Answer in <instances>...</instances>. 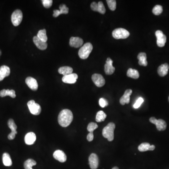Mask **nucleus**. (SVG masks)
Wrapping results in <instances>:
<instances>
[{"mask_svg":"<svg viewBox=\"0 0 169 169\" xmlns=\"http://www.w3.org/2000/svg\"><path fill=\"white\" fill-rule=\"evenodd\" d=\"M8 124L9 128L11 129V132L12 133H16L17 134V126L15 124V122L12 119H10L8 122Z\"/></svg>","mask_w":169,"mask_h":169,"instance_id":"obj_29","label":"nucleus"},{"mask_svg":"<svg viewBox=\"0 0 169 169\" xmlns=\"http://www.w3.org/2000/svg\"><path fill=\"white\" fill-rule=\"evenodd\" d=\"M2 55V52L1 51V50H0V56H1V55Z\"/></svg>","mask_w":169,"mask_h":169,"instance_id":"obj_44","label":"nucleus"},{"mask_svg":"<svg viewBox=\"0 0 169 169\" xmlns=\"http://www.w3.org/2000/svg\"><path fill=\"white\" fill-rule=\"evenodd\" d=\"M53 157L55 159L61 163H64L67 160L66 155L63 151L60 150H57L54 152Z\"/></svg>","mask_w":169,"mask_h":169,"instance_id":"obj_12","label":"nucleus"},{"mask_svg":"<svg viewBox=\"0 0 169 169\" xmlns=\"http://www.w3.org/2000/svg\"><path fill=\"white\" fill-rule=\"evenodd\" d=\"M163 7L162 6L157 5L154 7L152 10L153 14L155 15H159L163 12Z\"/></svg>","mask_w":169,"mask_h":169,"instance_id":"obj_31","label":"nucleus"},{"mask_svg":"<svg viewBox=\"0 0 169 169\" xmlns=\"http://www.w3.org/2000/svg\"><path fill=\"white\" fill-rule=\"evenodd\" d=\"M150 145L147 143H143L138 147V150L140 152L149 151Z\"/></svg>","mask_w":169,"mask_h":169,"instance_id":"obj_30","label":"nucleus"},{"mask_svg":"<svg viewBox=\"0 0 169 169\" xmlns=\"http://www.w3.org/2000/svg\"><path fill=\"white\" fill-rule=\"evenodd\" d=\"M2 162L5 166H11L12 165V160L8 153H5L3 154L2 155Z\"/></svg>","mask_w":169,"mask_h":169,"instance_id":"obj_24","label":"nucleus"},{"mask_svg":"<svg viewBox=\"0 0 169 169\" xmlns=\"http://www.w3.org/2000/svg\"><path fill=\"white\" fill-rule=\"evenodd\" d=\"M98 127V126L97 124L94 123V122H91L88 125L87 129H88V132H90V133H91V132L93 133L94 130L97 128Z\"/></svg>","mask_w":169,"mask_h":169,"instance_id":"obj_34","label":"nucleus"},{"mask_svg":"<svg viewBox=\"0 0 169 169\" xmlns=\"http://www.w3.org/2000/svg\"><path fill=\"white\" fill-rule=\"evenodd\" d=\"M73 119V116L71 110L68 109H63L58 115V123L61 126L66 128L71 124Z\"/></svg>","mask_w":169,"mask_h":169,"instance_id":"obj_1","label":"nucleus"},{"mask_svg":"<svg viewBox=\"0 0 169 169\" xmlns=\"http://www.w3.org/2000/svg\"><path fill=\"white\" fill-rule=\"evenodd\" d=\"M11 73L10 68L6 65H2L0 67V81L5 78L9 76Z\"/></svg>","mask_w":169,"mask_h":169,"instance_id":"obj_19","label":"nucleus"},{"mask_svg":"<svg viewBox=\"0 0 169 169\" xmlns=\"http://www.w3.org/2000/svg\"><path fill=\"white\" fill-rule=\"evenodd\" d=\"M115 68L113 66V61L110 58H107L104 65V71L107 75H111L114 72Z\"/></svg>","mask_w":169,"mask_h":169,"instance_id":"obj_10","label":"nucleus"},{"mask_svg":"<svg viewBox=\"0 0 169 169\" xmlns=\"http://www.w3.org/2000/svg\"><path fill=\"white\" fill-rule=\"evenodd\" d=\"M127 76L131 78L137 79L140 77L139 72L137 70L135 69H133L132 68L129 69L127 72Z\"/></svg>","mask_w":169,"mask_h":169,"instance_id":"obj_25","label":"nucleus"},{"mask_svg":"<svg viewBox=\"0 0 169 169\" xmlns=\"http://www.w3.org/2000/svg\"><path fill=\"white\" fill-rule=\"evenodd\" d=\"M98 4L97 9V11L101 13V14H104L106 12V9H105V7L104 5L102 2H99Z\"/></svg>","mask_w":169,"mask_h":169,"instance_id":"obj_33","label":"nucleus"},{"mask_svg":"<svg viewBox=\"0 0 169 169\" xmlns=\"http://www.w3.org/2000/svg\"><path fill=\"white\" fill-rule=\"evenodd\" d=\"M16 135V133L11 132V134H9V135H8V139L10 140H12L15 139Z\"/></svg>","mask_w":169,"mask_h":169,"instance_id":"obj_41","label":"nucleus"},{"mask_svg":"<svg viewBox=\"0 0 169 169\" xmlns=\"http://www.w3.org/2000/svg\"><path fill=\"white\" fill-rule=\"evenodd\" d=\"M169 69V65L167 63H164V64L161 65L157 70L158 73L161 77H164L166 76L168 73V70Z\"/></svg>","mask_w":169,"mask_h":169,"instance_id":"obj_20","label":"nucleus"},{"mask_svg":"<svg viewBox=\"0 0 169 169\" xmlns=\"http://www.w3.org/2000/svg\"><path fill=\"white\" fill-rule=\"evenodd\" d=\"M72 72L73 69L69 66L61 67L58 69V72L63 75V76L72 74Z\"/></svg>","mask_w":169,"mask_h":169,"instance_id":"obj_23","label":"nucleus"},{"mask_svg":"<svg viewBox=\"0 0 169 169\" xmlns=\"http://www.w3.org/2000/svg\"><path fill=\"white\" fill-rule=\"evenodd\" d=\"M10 96L11 97L14 98L16 97L15 91L14 90H9V89H3L0 92V97H6V96Z\"/></svg>","mask_w":169,"mask_h":169,"instance_id":"obj_22","label":"nucleus"},{"mask_svg":"<svg viewBox=\"0 0 169 169\" xmlns=\"http://www.w3.org/2000/svg\"><path fill=\"white\" fill-rule=\"evenodd\" d=\"M27 106L30 112L34 115H38L41 113V108L39 104L36 103L34 100H31L27 103Z\"/></svg>","mask_w":169,"mask_h":169,"instance_id":"obj_6","label":"nucleus"},{"mask_svg":"<svg viewBox=\"0 0 169 169\" xmlns=\"http://www.w3.org/2000/svg\"><path fill=\"white\" fill-rule=\"evenodd\" d=\"M155 36H156V43L157 46L159 47H163L164 46L166 42V36L163 33V32L160 30H157L155 32Z\"/></svg>","mask_w":169,"mask_h":169,"instance_id":"obj_8","label":"nucleus"},{"mask_svg":"<svg viewBox=\"0 0 169 169\" xmlns=\"http://www.w3.org/2000/svg\"><path fill=\"white\" fill-rule=\"evenodd\" d=\"M149 121L151 123L156 125V128L158 131H164L166 129V123L163 119H159L157 120L154 117H152L150 118Z\"/></svg>","mask_w":169,"mask_h":169,"instance_id":"obj_7","label":"nucleus"},{"mask_svg":"<svg viewBox=\"0 0 169 169\" xmlns=\"http://www.w3.org/2000/svg\"><path fill=\"white\" fill-rule=\"evenodd\" d=\"M78 76L76 73H72L66 76H63L62 78L63 82L67 84H74L77 81Z\"/></svg>","mask_w":169,"mask_h":169,"instance_id":"obj_14","label":"nucleus"},{"mask_svg":"<svg viewBox=\"0 0 169 169\" xmlns=\"http://www.w3.org/2000/svg\"><path fill=\"white\" fill-rule=\"evenodd\" d=\"M23 20V13L20 10L14 11L11 15V22L15 26H19Z\"/></svg>","mask_w":169,"mask_h":169,"instance_id":"obj_5","label":"nucleus"},{"mask_svg":"<svg viewBox=\"0 0 169 169\" xmlns=\"http://www.w3.org/2000/svg\"><path fill=\"white\" fill-rule=\"evenodd\" d=\"M83 40L79 37H72L70 38V46L72 47L78 48L82 46L83 44Z\"/></svg>","mask_w":169,"mask_h":169,"instance_id":"obj_13","label":"nucleus"},{"mask_svg":"<svg viewBox=\"0 0 169 169\" xmlns=\"http://www.w3.org/2000/svg\"><path fill=\"white\" fill-rule=\"evenodd\" d=\"M36 140L35 134L33 132H30L26 134L25 137V143L28 145H31L35 143Z\"/></svg>","mask_w":169,"mask_h":169,"instance_id":"obj_17","label":"nucleus"},{"mask_svg":"<svg viewBox=\"0 0 169 169\" xmlns=\"http://www.w3.org/2000/svg\"><path fill=\"white\" fill-rule=\"evenodd\" d=\"M115 124L112 122H110L103 129V135L109 141H112L114 140V132L115 129Z\"/></svg>","mask_w":169,"mask_h":169,"instance_id":"obj_2","label":"nucleus"},{"mask_svg":"<svg viewBox=\"0 0 169 169\" xmlns=\"http://www.w3.org/2000/svg\"><path fill=\"white\" fill-rule=\"evenodd\" d=\"M92 79L94 84L99 88L103 87L105 84V79L101 74L97 73L93 74L92 76Z\"/></svg>","mask_w":169,"mask_h":169,"instance_id":"obj_9","label":"nucleus"},{"mask_svg":"<svg viewBox=\"0 0 169 169\" xmlns=\"http://www.w3.org/2000/svg\"><path fill=\"white\" fill-rule=\"evenodd\" d=\"M59 11H60V14H67L69 12V8L67 7L65 5H61L59 6Z\"/></svg>","mask_w":169,"mask_h":169,"instance_id":"obj_35","label":"nucleus"},{"mask_svg":"<svg viewBox=\"0 0 169 169\" xmlns=\"http://www.w3.org/2000/svg\"><path fill=\"white\" fill-rule=\"evenodd\" d=\"M132 90L131 89H128L124 92V94L123 97L120 98V104L122 105H124L125 103L128 104L130 101V95L132 94Z\"/></svg>","mask_w":169,"mask_h":169,"instance_id":"obj_16","label":"nucleus"},{"mask_svg":"<svg viewBox=\"0 0 169 169\" xmlns=\"http://www.w3.org/2000/svg\"><path fill=\"white\" fill-rule=\"evenodd\" d=\"M26 83L30 89L33 91L37 90L38 88V84L37 81L35 78L31 77H28L26 79Z\"/></svg>","mask_w":169,"mask_h":169,"instance_id":"obj_15","label":"nucleus"},{"mask_svg":"<svg viewBox=\"0 0 169 169\" xmlns=\"http://www.w3.org/2000/svg\"><path fill=\"white\" fill-rule=\"evenodd\" d=\"M98 4L97 2H93L91 3V8L92 10L94 11H97V9Z\"/></svg>","mask_w":169,"mask_h":169,"instance_id":"obj_39","label":"nucleus"},{"mask_svg":"<svg viewBox=\"0 0 169 169\" xmlns=\"http://www.w3.org/2000/svg\"><path fill=\"white\" fill-rule=\"evenodd\" d=\"M93 45L88 42L85 43L78 51V56L81 59H86L88 57L93 50Z\"/></svg>","mask_w":169,"mask_h":169,"instance_id":"obj_3","label":"nucleus"},{"mask_svg":"<svg viewBox=\"0 0 169 169\" xmlns=\"http://www.w3.org/2000/svg\"><path fill=\"white\" fill-rule=\"evenodd\" d=\"M137 58L139 60V64L141 66H146L148 65L147 61V55L145 53L141 52L139 54Z\"/></svg>","mask_w":169,"mask_h":169,"instance_id":"obj_21","label":"nucleus"},{"mask_svg":"<svg viewBox=\"0 0 169 169\" xmlns=\"http://www.w3.org/2000/svg\"><path fill=\"white\" fill-rule=\"evenodd\" d=\"M42 2L43 6L46 8H49L52 5L53 1L52 0H42Z\"/></svg>","mask_w":169,"mask_h":169,"instance_id":"obj_37","label":"nucleus"},{"mask_svg":"<svg viewBox=\"0 0 169 169\" xmlns=\"http://www.w3.org/2000/svg\"><path fill=\"white\" fill-rule=\"evenodd\" d=\"M155 149V146L154 145H150L149 147V150L153 151Z\"/></svg>","mask_w":169,"mask_h":169,"instance_id":"obj_42","label":"nucleus"},{"mask_svg":"<svg viewBox=\"0 0 169 169\" xmlns=\"http://www.w3.org/2000/svg\"><path fill=\"white\" fill-rule=\"evenodd\" d=\"M112 169H119V168L118 167H114Z\"/></svg>","mask_w":169,"mask_h":169,"instance_id":"obj_43","label":"nucleus"},{"mask_svg":"<svg viewBox=\"0 0 169 169\" xmlns=\"http://www.w3.org/2000/svg\"></svg>","mask_w":169,"mask_h":169,"instance_id":"obj_45","label":"nucleus"},{"mask_svg":"<svg viewBox=\"0 0 169 169\" xmlns=\"http://www.w3.org/2000/svg\"><path fill=\"white\" fill-rule=\"evenodd\" d=\"M37 37L43 42H47L48 40V37L46 33V30L45 29L39 31L37 34Z\"/></svg>","mask_w":169,"mask_h":169,"instance_id":"obj_27","label":"nucleus"},{"mask_svg":"<svg viewBox=\"0 0 169 169\" xmlns=\"http://www.w3.org/2000/svg\"><path fill=\"white\" fill-rule=\"evenodd\" d=\"M129 35V32L124 28H117L112 32L113 37L117 40L126 39Z\"/></svg>","mask_w":169,"mask_h":169,"instance_id":"obj_4","label":"nucleus"},{"mask_svg":"<svg viewBox=\"0 0 169 169\" xmlns=\"http://www.w3.org/2000/svg\"><path fill=\"white\" fill-rule=\"evenodd\" d=\"M89 164L91 169H97L98 167L99 158L97 154L92 153L89 157Z\"/></svg>","mask_w":169,"mask_h":169,"instance_id":"obj_11","label":"nucleus"},{"mask_svg":"<svg viewBox=\"0 0 169 169\" xmlns=\"http://www.w3.org/2000/svg\"><path fill=\"white\" fill-rule=\"evenodd\" d=\"M107 4L110 10L112 11H114L116 9V1L115 0H107Z\"/></svg>","mask_w":169,"mask_h":169,"instance_id":"obj_32","label":"nucleus"},{"mask_svg":"<svg viewBox=\"0 0 169 169\" xmlns=\"http://www.w3.org/2000/svg\"><path fill=\"white\" fill-rule=\"evenodd\" d=\"M94 134L93 133H89V134H88L87 136V140L88 141H92L94 139Z\"/></svg>","mask_w":169,"mask_h":169,"instance_id":"obj_40","label":"nucleus"},{"mask_svg":"<svg viewBox=\"0 0 169 169\" xmlns=\"http://www.w3.org/2000/svg\"><path fill=\"white\" fill-rule=\"evenodd\" d=\"M106 117H107V115L102 110H100L97 113L95 120L97 122H103L105 120Z\"/></svg>","mask_w":169,"mask_h":169,"instance_id":"obj_26","label":"nucleus"},{"mask_svg":"<svg viewBox=\"0 0 169 169\" xmlns=\"http://www.w3.org/2000/svg\"><path fill=\"white\" fill-rule=\"evenodd\" d=\"M33 41L35 45L39 49H41L42 51H44L47 48L48 45L47 42H45L42 41L41 40L39 39L37 36H34L33 38Z\"/></svg>","mask_w":169,"mask_h":169,"instance_id":"obj_18","label":"nucleus"},{"mask_svg":"<svg viewBox=\"0 0 169 169\" xmlns=\"http://www.w3.org/2000/svg\"><path fill=\"white\" fill-rule=\"evenodd\" d=\"M36 164V162L34 160L29 159L24 163V168L25 169H33L32 166Z\"/></svg>","mask_w":169,"mask_h":169,"instance_id":"obj_28","label":"nucleus"},{"mask_svg":"<svg viewBox=\"0 0 169 169\" xmlns=\"http://www.w3.org/2000/svg\"><path fill=\"white\" fill-rule=\"evenodd\" d=\"M99 103L100 106L102 108H104L108 105V103L107 102V100L103 98H102L99 100Z\"/></svg>","mask_w":169,"mask_h":169,"instance_id":"obj_38","label":"nucleus"},{"mask_svg":"<svg viewBox=\"0 0 169 169\" xmlns=\"http://www.w3.org/2000/svg\"><path fill=\"white\" fill-rule=\"evenodd\" d=\"M144 99L142 97H139L138 99L137 100V101L135 102V103L134 104V109H138L140 107V105L141 104L143 103Z\"/></svg>","mask_w":169,"mask_h":169,"instance_id":"obj_36","label":"nucleus"}]
</instances>
